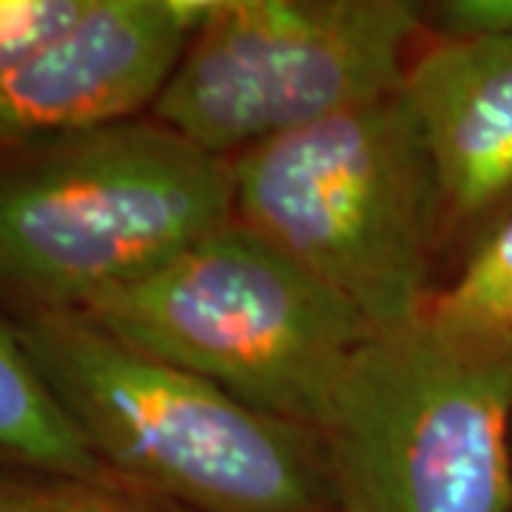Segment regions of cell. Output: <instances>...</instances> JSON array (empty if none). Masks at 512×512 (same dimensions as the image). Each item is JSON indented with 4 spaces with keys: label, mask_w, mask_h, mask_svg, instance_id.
I'll use <instances>...</instances> for the list:
<instances>
[{
    "label": "cell",
    "mask_w": 512,
    "mask_h": 512,
    "mask_svg": "<svg viewBox=\"0 0 512 512\" xmlns=\"http://www.w3.org/2000/svg\"><path fill=\"white\" fill-rule=\"evenodd\" d=\"M12 322L66 416L128 490L180 512H339L311 427L128 348L83 311Z\"/></svg>",
    "instance_id": "1"
},
{
    "label": "cell",
    "mask_w": 512,
    "mask_h": 512,
    "mask_svg": "<svg viewBox=\"0 0 512 512\" xmlns=\"http://www.w3.org/2000/svg\"><path fill=\"white\" fill-rule=\"evenodd\" d=\"M234 217L231 165L160 120L0 151V305L83 311Z\"/></svg>",
    "instance_id": "2"
},
{
    "label": "cell",
    "mask_w": 512,
    "mask_h": 512,
    "mask_svg": "<svg viewBox=\"0 0 512 512\" xmlns=\"http://www.w3.org/2000/svg\"><path fill=\"white\" fill-rule=\"evenodd\" d=\"M234 217L373 333L430 311L444 202L402 89L228 160Z\"/></svg>",
    "instance_id": "3"
},
{
    "label": "cell",
    "mask_w": 512,
    "mask_h": 512,
    "mask_svg": "<svg viewBox=\"0 0 512 512\" xmlns=\"http://www.w3.org/2000/svg\"><path fill=\"white\" fill-rule=\"evenodd\" d=\"M83 313L128 348L311 430L373 336L359 313L237 217Z\"/></svg>",
    "instance_id": "4"
},
{
    "label": "cell",
    "mask_w": 512,
    "mask_h": 512,
    "mask_svg": "<svg viewBox=\"0 0 512 512\" xmlns=\"http://www.w3.org/2000/svg\"><path fill=\"white\" fill-rule=\"evenodd\" d=\"M512 342L427 313L365 339L319 424L339 512H512Z\"/></svg>",
    "instance_id": "5"
},
{
    "label": "cell",
    "mask_w": 512,
    "mask_h": 512,
    "mask_svg": "<svg viewBox=\"0 0 512 512\" xmlns=\"http://www.w3.org/2000/svg\"><path fill=\"white\" fill-rule=\"evenodd\" d=\"M421 20L407 0H217L151 117L231 160L399 92Z\"/></svg>",
    "instance_id": "6"
},
{
    "label": "cell",
    "mask_w": 512,
    "mask_h": 512,
    "mask_svg": "<svg viewBox=\"0 0 512 512\" xmlns=\"http://www.w3.org/2000/svg\"><path fill=\"white\" fill-rule=\"evenodd\" d=\"M217 0H89L66 32L0 74V151L151 111Z\"/></svg>",
    "instance_id": "7"
},
{
    "label": "cell",
    "mask_w": 512,
    "mask_h": 512,
    "mask_svg": "<svg viewBox=\"0 0 512 512\" xmlns=\"http://www.w3.org/2000/svg\"><path fill=\"white\" fill-rule=\"evenodd\" d=\"M436 168L444 222L490 220L512 202V40H439L402 83Z\"/></svg>",
    "instance_id": "8"
},
{
    "label": "cell",
    "mask_w": 512,
    "mask_h": 512,
    "mask_svg": "<svg viewBox=\"0 0 512 512\" xmlns=\"http://www.w3.org/2000/svg\"><path fill=\"white\" fill-rule=\"evenodd\" d=\"M0 464L120 484L66 416L6 313H0Z\"/></svg>",
    "instance_id": "9"
},
{
    "label": "cell",
    "mask_w": 512,
    "mask_h": 512,
    "mask_svg": "<svg viewBox=\"0 0 512 512\" xmlns=\"http://www.w3.org/2000/svg\"><path fill=\"white\" fill-rule=\"evenodd\" d=\"M427 316L458 336L512 342V214L481 239L456 282L433 296Z\"/></svg>",
    "instance_id": "10"
},
{
    "label": "cell",
    "mask_w": 512,
    "mask_h": 512,
    "mask_svg": "<svg viewBox=\"0 0 512 512\" xmlns=\"http://www.w3.org/2000/svg\"><path fill=\"white\" fill-rule=\"evenodd\" d=\"M0 512H180L126 484L52 476L0 464Z\"/></svg>",
    "instance_id": "11"
},
{
    "label": "cell",
    "mask_w": 512,
    "mask_h": 512,
    "mask_svg": "<svg viewBox=\"0 0 512 512\" xmlns=\"http://www.w3.org/2000/svg\"><path fill=\"white\" fill-rule=\"evenodd\" d=\"M89 0H0V74L66 32Z\"/></svg>",
    "instance_id": "12"
},
{
    "label": "cell",
    "mask_w": 512,
    "mask_h": 512,
    "mask_svg": "<svg viewBox=\"0 0 512 512\" xmlns=\"http://www.w3.org/2000/svg\"><path fill=\"white\" fill-rule=\"evenodd\" d=\"M441 40H512V0H444L433 6Z\"/></svg>",
    "instance_id": "13"
}]
</instances>
